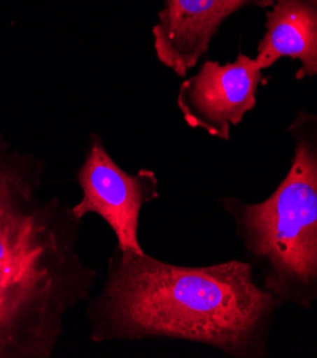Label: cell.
<instances>
[{"mask_svg":"<svg viewBox=\"0 0 317 358\" xmlns=\"http://www.w3.org/2000/svg\"><path fill=\"white\" fill-rule=\"evenodd\" d=\"M82 200L72 204L78 219L97 214L113 231L122 252L145 255L139 241L140 213L159 199V178L153 170L125 171L109 155L103 138L92 133L82 166L75 173Z\"/></svg>","mask_w":317,"mask_h":358,"instance_id":"277c9868","label":"cell"},{"mask_svg":"<svg viewBox=\"0 0 317 358\" xmlns=\"http://www.w3.org/2000/svg\"><path fill=\"white\" fill-rule=\"evenodd\" d=\"M274 0H164L152 29L157 60L176 76L189 71L209 52L220 26L244 8H272Z\"/></svg>","mask_w":317,"mask_h":358,"instance_id":"8992f818","label":"cell"},{"mask_svg":"<svg viewBox=\"0 0 317 358\" xmlns=\"http://www.w3.org/2000/svg\"><path fill=\"white\" fill-rule=\"evenodd\" d=\"M281 303L249 262L186 267L115 247L86 307L93 343L182 340L234 358H265Z\"/></svg>","mask_w":317,"mask_h":358,"instance_id":"6da1fadb","label":"cell"},{"mask_svg":"<svg viewBox=\"0 0 317 358\" xmlns=\"http://www.w3.org/2000/svg\"><path fill=\"white\" fill-rule=\"evenodd\" d=\"M269 80L256 57L239 52L226 64L206 60L196 75L182 82L176 103L190 129L226 141L232 127L255 109L258 90Z\"/></svg>","mask_w":317,"mask_h":358,"instance_id":"5b68a950","label":"cell"},{"mask_svg":"<svg viewBox=\"0 0 317 358\" xmlns=\"http://www.w3.org/2000/svg\"><path fill=\"white\" fill-rule=\"evenodd\" d=\"M300 62L296 79L317 76V0H274L256 60L267 70L280 59Z\"/></svg>","mask_w":317,"mask_h":358,"instance_id":"52a82bcc","label":"cell"},{"mask_svg":"<svg viewBox=\"0 0 317 358\" xmlns=\"http://www.w3.org/2000/svg\"><path fill=\"white\" fill-rule=\"evenodd\" d=\"M45 173L0 134V358H50L97 280L79 252L83 220L43 193Z\"/></svg>","mask_w":317,"mask_h":358,"instance_id":"7a4b0ae2","label":"cell"},{"mask_svg":"<svg viewBox=\"0 0 317 358\" xmlns=\"http://www.w3.org/2000/svg\"><path fill=\"white\" fill-rule=\"evenodd\" d=\"M293 157L283 180L263 201L219 199L262 285L281 306L317 303V115L300 110L289 124Z\"/></svg>","mask_w":317,"mask_h":358,"instance_id":"3957f363","label":"cell"}]
</instances>
